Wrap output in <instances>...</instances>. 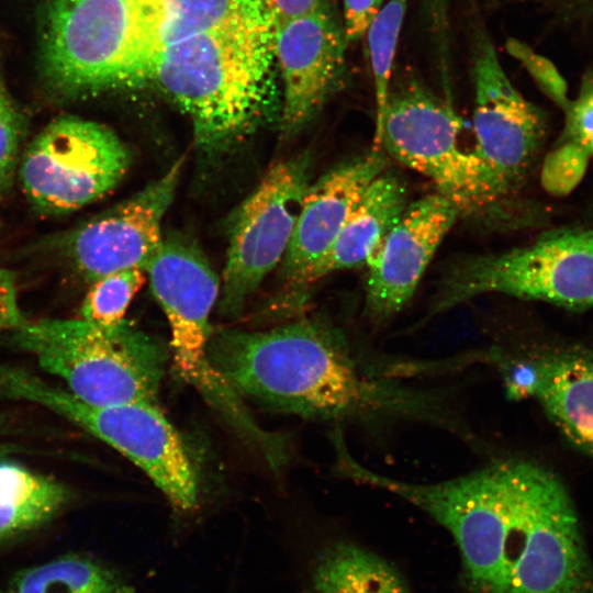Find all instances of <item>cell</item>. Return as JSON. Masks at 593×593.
<instances>
[{"mask_svg": "<svg viewBox=\"0 0 593 593\" xmlns=\"http://www.w3.org/2000/svg\"><path fill=\"white\" fill-rule=\"evenodd\" d=\"M363 482L427 513L455 539L471 593H593V567L572 500L548 469L494 461L417 483L372 470Z\"/></svg>", "mask_w": 593, "mask_h": 593, "instance_id": "6da1fadb", "label": "cell"}, {"mask_svg": "<svg viewBox=\"0 0 593 593\" xmlns=\"http://www.w3.org/2000/svg\"><path fill=\"white\" fill-rule=\"evenodd\" d=\"M209 359L239 394L305 418L377 425L426 421L429 390L366 367L345 334L312 317L262 332L212 334Z\"/></svg>", "mask_w": 593, "mask_h": 593, "instance_id": "7a4b0ae2", "label": "cell"}, {"mask_svg": "<svg viewBox=\"0 0 593 593\" xmlns=\"http://www.w3.org/2000/svg\"><path fill=\"white\" fill-rule=\"evenodd\" d=\"M272 26L267 16L226 22L164 45L144 86L189 118L197 147L220 155L279 111Z\"/></svg>", "mask_w": 593, "mask_h": 593, "instance_id": "3957f363", "label": "cell"}, {"mask_svg": "<svg viewBox=\"0 0 593 593\" xmlns=\"http://www.w3.org/2000/svg\"><path fill=\"white\" fill-rule=\"evenodd\" d=\"M451 105L415 80L390 88L373 148L427 177L460 215L523 225L546 222V210L511 198L474 150Z\"/></svg>", "mask_w": 593, "mask_h": 593, "instance_id": "277c9868", "label": "cell"}, {"mask_svg": "<svg viewBox=\"0 0 593 593\" xmlns=\"http://www.w3.org/2000/svg\"><path fill=\"white\" fill-rule=\"evenodd\" d=\"M41 63L57 97L141 88L155 55L146 0H46Z\"/></svg>", "mask_w": 593, "mask_h": 593, "instance_id": "5b68a950", "label": "cell"}, {"mask_svg": "<svg viewBox=\"0 0 593 593\" xmlns=\"http://www.w3.org/2000/svg\"><path fill=\"white\" fill-rule=\"evenodd\" d=\"M12 332L11 343L60 378L80 401L99 406L158 405L168 351L125 321L102 328L82 318H46Z\"/></svg>", "mask_w": 593, "mask_h": 593, "instance_id": "8992f818", "label": "cell"}, {"mask_svg": "<svg viewBox=\"0 0 593 593\" xmlns=\"http://www.w3.org/2000/svg\"><path fill=\"white\" fill-rule=\"evenodd\" d=\"M0 394L42 405L79 425L130 459L180 513L199 503V478L189 451L159 405L85 403L19 367L0 363Z\"/></svg>", "mask_w": 593, "mask_h": 593, "instance_id": "52a82bcc", "label": "cell"}, {"mask_svg": "<svg viewBox=\"0 0 593 593\" xmlns=\"http://www.w3.org/2000/svg\"><path fill=\"white\" fill-rule=\"evenodd\" d=\"M486 293L593 307V226L549 228L524 246L459 260L443 278L432 313Z\"/></svg>", "mask_w": 593, "mask_h": 593, "instance_id": "ba28073f", "label": "cell"}, {"mask_svg": "<svg viewBox=\"0 0 593 593\" xmlns=\"http://www.w3.org/2000/svg\"><path fill=\"white\" fill-rule=\"evenodd\" d=\"M145 272L169 325L178 374L239 434L251 430L255 419L209 359L210 315L221 281L208 260L191 243L170 237L163 240Z\"/></svg>", "mask_w": 593, "mask_h": 593, "instance_id": "9c48e42d", "label": "cell"}, {"mask_svg": "<svg viewBox=\"0 0 593 593\" xmlns=\"http://www.w3.org/2000/svg\"><path fill=\"white\" fill-rule=\"evenodd\" d=\"M128 166L130 153L111 128L68 115L49 123L30 143L20 180L37 211L64 214L110 192Z\"/></svg>", "mask_w": 593, "mask_h": 593, "instance_id": "30bf717a", "label": "cell"}, {"mask_svg": "<svg viewBox=\"0 0 593 593\" xmlns=\"http://www.w3.org/2000/svg\"><path fill=\"white\" fill-rule=\"evenodd\" d=\"M307 154L281 160L235 212L222 275L220 309L236 316L247 299L283 259L310 186Z\"/></svg>", "mask_w": 593, "mask_h": 593, "instance_id": "8fae6325", "label": "cell"}, {"mask_svg": "<svg viewBox=\"0 0 593 593\" xmlns=\"http://www.w3.org/2000/svg\"><path fill=\"white\" fill-rule=\"evenodd\" d=\"M472 78L474 150L515 199L545 146L546 116L512 85L493 43L484 35L475 42Z\"/></svg>", "mask_w": 593, "mask_h": 593, "instance_id": "7c38bea8", "label": "cell"}, {"mask_svg": "<svg viewBox=\"0 0 593 593\" xmlns=\"http://www.w3.org/2000/svg\"><path fill=\"white\" fill-rule=\"evenodd\" d=\"M272 47L281 77L280 130L301 132L346 80L348 45L329 2L273 30Z\"/></svg>", "mask_w": 593, "mask_h": 593, "instance_id": "4fadbf2b", "label": "cell"}, {"mask_svg": "<svg viewBox=\"0 0 593 593\" xmlns=\"http://www.w3.org/2000/svg\"><path fill=\"white\" fill-rule=\"evenodd\" d=\"M182 159L128 200L87 222L65 242L67 255L88 281L146 267L164 240L161 223L175 198Z\"/></svg>", "mask_w": 593, "mask_h": 593, "instance_id": "5bb4252c", "label": "cell"}, {"mask_svg": "<svg viewBox=\"0 0 593 593\" xmlns=\"http://www.w3.org/2000/svg\"><path fill=\"white\" fill-rule=\"evenodd\" d=\"M459 216L456 205L437 192L406 205L365 266L370 321L385 322L405 306Z\"/></svg>", "mask_w": 593, "mask_h": 593, "instance_id": "9a60e30c", "label": "cell"}, {"mask_svg": "<svg viewBox=\"0 0 593 593\" xmlns=\"http://www.w3.org/2000/svg\"><path fill=\"white\" fill-rule=\"evenodd\" d=\"M388 165V154L372 148L340 161L310 183L281 261L282 276L291 287L299 288L307 271L327 253L366 190Z\"/></svg>", "mask_w": 593, "mask_h": 593, "instance_id": "2e32d148", "label": "cell"}, {"mask_svg": "<svg viewBox=\"0 0 593 593\" xmlns=\"http://www.w3.org/2000/svg\"><path fill=\"white\" fill-rule=\"evenodd\" d=\"M511 399L535 398L562 436L593 457V349L569 346L506 367Z\"/></svg>", "mask_w": 593, "mask_h": 593, "instance_id": "e0dca14e", "label": "cell"}, {"mask_svg": "<svg viewBox=\"0 0 593 593\" xmlns=\"http://www.w3.org/2000/svg\"><path fill=\"white\" fill-rule=\"evenodd\" d=\"M407 204L404 179L385 169L371 182L331 248L307 271L298 289L333 272L366 266Z\"/></svg>", "mask_w": 593, "mask_h": 593, "instance_id": "ac0fdd59", "label": "cell"}, {"mask_svg": "<svg viewBox=\"0 0 593 593\" xmlns=\"http://www.w3.org/2000/svg\"><path fill=\"white\" fill-rule=\"evenodd\" d=\"M70 491L22 466L0 462V540L34 529L57 515Z\"/></svg>", "mask_w": 593, "mask_h": 593, "instance_id": "d6986e66", "label": "cell"}, {"mask_svg": "<svg viewBox=\"0 0 593 593\" xmlns=\"http://www.w3.org/2000/svg\"><path fill=\"white\" fill-rule=\"evenodd\" d=\"M311 571L307 593H392L402 579L385 560L346 541L325 547Z\"/></svg>", "mask_w": 593, "mask_h": 593, "instance_id": "ffe728a7", "label": "cell"}, {"mask_svg": "<svg viewBox=\"0 0 593 593\" xmlns=\"http://www.w3.org/2000/svg\"><path fill=\"white\" fill-rule=\"evenodd\" d=\"M146 8L155 55L170 42L226 22L267 16L262 0H146Z\"/></svg>", "mask_w": 593, "mask_h": 593, "instance_id": "44dd1931", "label": "cell"}, {"mask_svg": "<svg viewBox=\"0 0 593 593\" xmlns=\"http://www.w3.org/2000/svg\"><path fill=\"white\" fill-rule=\"evenodd\" d=\"M15 593H133L123 577L82 555H66L27 568L14 579Z\"/></svg>", "mask_w": 593, "mask_h": 593, "instance_id": "7402d4cb", "label": "cell"}, {"mask_svg": "<svg viewBox=\"0 0 593 593\" xmlns=\"http://www.w3.org/2000/svg\"><path fill=\"white\" fill-rule=\"evenodd\" d=\"M407 2L409 0H389L366 33L374 86L376 127L381 122L390 92L393 61Z\"/></svg>", "mask_w": 593, "mask_h": 593, "instance_id": "603a6c76", "label": "cell"}, {"mask_svg": "<svg viewBox=\"0 0 593 593\" xmlns=\"http://www.w3.org/2000/svg\"><path fill=\"white\" fill-rule=\"evenodd\" d=\"M144 272L121 270L91 282L81 304L80 318L102 328L123 323L130 303L145 281Z\"/></svg>", "mask_w": 593, "mask_h": 593, "instance_id": "cb8c5ba5", "label": "cell"}, {"mask_svg": "<svg viewBox=\"0 0 593 593\" xmlns=\"http://www.w3.org/2000/svg\"><path fill=\"white\" fill-rule=\"evenodd\" d=\"M591 157L574 143L557 139L540 164L542 189L557 198L570 194L584 178Z\"/></svg>", "mask_w": 593, "mask_h": 593, "instance_id": "d4e9b609", "label": "cell"}, {"mask_svg": "<svg viewBox=\"0 0 593 593\" xmlns=\"http://www.w3.org/2000/svg\"><path fill=\"white\" fill-rule=\"evenodd\" d=\"M24 119L0 80V191L11 184Z\"/></svg>", "mask_w": 593, "mask_h": 593, "instance_id": "484cf974", "label": "cell"}, {"mask_svg": "<svg viewBox=\"0 0 593 593\" xmlns=\"http://www.w3.org/2000/svg\"><path fill=\"white\" fill-rule=\"evenodd\" d=\"M507 49L526 67L544 93L564 112L571 100L567 83L553 64L518 41L510 40Z\"/></svg>", "mask_w": 593, "mask_h": 593, "instance_id": "4316f807", "label": "cell"}, {"mask_svg": "<svg viewBox=\"0 0 593 593\" xmlns=\"http://www.w3.org/2000/svg\"><path fill=\"white\" fill-rule=\"evenodd\" d=\"M558 139L574 143L593 158V80H585L578 97L564 111V125Z\"/></svg>", "mask_w": 593, "mask_h": 593, "instance_id": "83f0119b", "label": "cell"}, {"mask_svg": "<svg viewBox=\"0 0 593 593\" xmlns=\"http://www.w3.org/2000/svg\"><path fill=\"white\" fill-rule=\"evenodd\" d=\"M343 27L347 43L363 37L383 7V0H343Z\"/></svg>", "mask_w": 593, "mask_h": 593, "instance_id": "f1b7e54d", "label": "cell"}, {"mask_svg": "<svg viewBox=\"0 0 593 593\" xmlns=\"http://www.w3.org/2000/svg\"><path fill=\"white\" fill-rule=\"evenodd\" d=\"M27 322L18 304L15 276L0 267V329L14 331Z\"/></svg>", "mask_w": 593, "mask_h": 593, "instance_id": "f546056e", "label": "cell"}, {"mask_svg": "<svg viewBox=\"0 0 593 593\" xmlns=\"http://www.w3.org/2000/svg\"><path fill=\"white\" fill-rule=\"evenodd\" d=\"M326 1L328 0H262L272 30L315 11Z\"/></svg>", "mask_w": 593, "mask_h": 593, "instance_id": "4dcf8cb0", "label": "cell"}, {"mask_svg": "<svg viewBox=\"0 0 593 593\" xmlns=\"http://www.w3.org/2000/svg\"><path fill=\"white\" fill-rule=\"evenodd\" d=\"M13 451H16L14 447H12L10 444L4 443L0 439V458L12 454Z\"/></svg>", "mask_w": 593, "mask_h": 593, "instance_id": "1f68e13d", "label": "cell"}, {"mask_svg": "<svg viewBox=\"0 0 593 593\" xmlns=\"http://www.w3.org/2000/svg\"><path fill=\"white\" fill-rule=\"evenodd\" d=\"M392 593H412L410 588L407 586L406 582L402 578L395 588L393 589Z\"/></svg>", "mask_w": 593, "mask_h": 593, "instance_id": "d6a6232c", "label": "cell"}, {"mask_svg": "<svg viewBox=\"0 0 593 593\" xmlns=\"http://www.w3.org/2000/svg\"><path fill=\"white\" fill-rule=\"evenodd\" d=\"M0 593H15L13 590L12 591H3V590H0Z\"/></svg>", "mask_w": 593, "mask_h": 593, "instance_id": "836d02e7", "label": "cell"}]
</instances>
